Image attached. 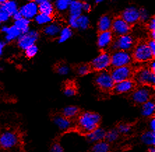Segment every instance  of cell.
<instances>
[{
    "mask_svg": "<svg viewBox=\"0 0 155 152\" xmlns=\"http://www.w3.org/2000/svg\"><path fill=\"white\" fill-rule=\"evenodd\" d=\"M73 35L72 29L70 27H61L60 34L58 35V42L60 43H64L71 37Z\"/></svg>",
    "mask_w": 155,
    "mask_h": 152,
    "instance_id": "29",
    "label": "cell"
},
{
    "mask_svg": "<svg viewBox=\"0 0 155 152\" xmlns=\"http://www.w3.org/2000/svg\"><path fill=\"white\" fill-rule=\"evenodd\" d=\"M10 16H9L7 13H6L3 9L0 7V20L2 23L8 22L9 19H10Z\"/></svg>",
    "mask_w": 155,
    "mask_h": 152,
    "instance_id": "42",
    "label": "cell"
},
{
    "mask_svg": "<svg viewBox=\"0 0 155 152\" xmlns=\"http://www.w3.org/2000/svg\"><path fill=\"white\" fill-rule=\"evenodd\" d=\"M22 18L31 20L38 13V5L35 2H26L18 9Z\"/></svg>",
    "mask_w": 155,
    "mask_h": 152,
    "instance_id": "13",
    "label": "cell"
},
{
    "mask_svg": "<svg viewBox=\"0 0 155 152\" xmlns=\"http://www.w3.org/2000/svg\"><path fill=\"white\" fill-rule=\"evenodd\" d=\"M2 22H1V20H0V28H1V27H2Z\"/></svg>",
    "mask_w": 155,
    "mask_h": 152,
    "instance_id": "59",
    "label": "cell"
},
{
    "mask_svg": "<svg viewBox=\"0 0 155 152\" xmlns=\"http://www.w3.org/2000/svg\"><path fill=\"white\" fill-rule=\"evenodd\" d=\"M94 1L96 4H100L101 3V2H103L104 0H94Z\"/></svg>",
    "mask_w": 155,
    "mask_h": 152,
    "instance_id": "54",
    "label": "cell"
},
{
    "mask_svg": "<svg viewBox=\"0 0 155 152\" xmlns=\"http://www.w3.org/2000/svg\"><path fill=\"white\" fill-rule=\"evenodd\" d=\"M61 29V25L58 22H51L43 28V33L49 37L54 38L58 36Z\"/></svg>",
    "mask_w": 155,
    "mask_h": 152,
    "instance_id": "21",
    "label": "cell"
},
{
    "mask_svg": "<svg viewBox=\"0 0 155 152\" xmlns=\"http://www.w3.org/2000/svg\"><path fill=\"white\" fill-rule=\"evenodd\" d=\"M113 19L110 16L104 15L99 18L98 22V29L100 32L110 31L111 27H112Z\"/></svg>",
    "mask_w": 155,
    "mask_h": 152,
    "instance_id": "22",
    "label": "cell"
},
{
    "mask_svg": "<svg viewBox=\"0 0 155 152\" xmlns=\"http://www.w3.org/2000/svg\"><path fill=\"white\" fill-rule=\"evenodd\" d=\"M136 83L132 79H129L115 83L113 91L116 94H127L132 93L136 88Z\"/></svg>",
    "mask_w": 155,
    "mask_h": 152,
    "instance_id": "15",
    "label": "cell"
},
{
    "mask_svg": "<svg viewBox=\"0 0 155 152\" xmlns=\"http://www.w3.org/2000/svg\"><path fill=\"white\" fill-rule=\"evenodd\" d=\"M50 152H64V149L58 142H55L51 145Z\"/></svg>",
    "mask_w": 155,
    "mask_h": 152,
    "instance_id": "41",
    "label": "cell"
},
{
    "mask_svg": "<svg viewBox=\"0 0 155 152\" xmlns=\"http://www.w3.org/2000/svg\"><path fill=\"white\" fill-rule=\"evenodd\" d=\"M135 46V40L131 34H125V35L117 36L115 40L111 44V48L114 50H120L124 51H129Z\"/></svg>",
    "mask_w": 155,
    "mask_h": 152,
    "instance_id": "9",
    "label": "cell"
},
{
    "mask_svg": "<svg viewBox=\"0 0 155 152\" xmlns=\"http://www.w3.org/2000/svg\"><path fill=\"white\" fill-rule=\"evenodd\" d=\"M69 25L71 29H78V18L69 17Z\"/></svg>",
    "mask_w": 155,
    "mask_h": 152,
    "instance_id": "43",
    "label": "cell"
},
{
    "mask_svg": "<svg viewBox=\"0 0 155 152\" xmlns=\"http://www.w3.org/2000/svg\"><path fill=\"white\" fill-rule=\"evenodd\" d=\"M135 82L140 86L154 87L155 85V72H152L148 67L139 69L134 75Z\"/></svg>",
    "mask_w": 155,
    "mask_h": 152,
    "instance_id": "6",
    "label": "cell"
},
{
    "mask_svg": "<svg viewBox=\"0 0 155 152\" xmlns=\"http://www.w3.org/2000/svg\"><path fill=\"white\" fill-rule=\"evenodd\" d=\"M48 1H51V0H35V2L37 4H41V3H43V2H48Z\"/></svg>",
    "mask_w": 155,
    "mask_h": 152,
    "instance_id": "52",
    "label": "cell"
},
{
    "mask_svg": "<svg viewBox=\"0 0 155 152\" xmlns=\"http://www.w3.org/2000/svg\"><path fill=\"white\" fill-rule=\"evenodd\" d=\"M12 18H13V20H14V21H15V20H18L20 19V18H22V16L21 14H20V13L19 12V11H18L16 13H14V14L12 16Z\"/></svg>",
    "mask_w": 155,
    "mask_h": 152,
    "instance_id": "49",
    "label": "cell"
},
{
    "mask_svg": "<svg viewBox=\"0 0 155 152\" xmlns=\"http://www.w3.org/2000/svg\"><path fill=\"white\" fill-rule=\"evenodd\" d=\"M53 123L55 124L59 129L61 130H66L69 129L72 126L71 121L70 119L66 118L63 115L57 114L52 118Z\"/></svg>",
    "mask_w": 155,
    "mask_h": 152,
    "instance_id": "19",
    "label": "cell"
},
{
    "mask_svg": "<svg viewBox=\"0 0 155 152\" xmlns=\"http://www.w3.org/2000/svg\"><path fill=\"white\" fill-rule=\"evenodd\" d=\"M24 51L26 57H28V58H32V57H35L36 54H38V48L36 44H34L27 48Z\"/></svg>",
    "mask_w": 155,
    "mask_h": 152,
    "instance_id": "37",
    "label": "cell"
},
{
    "mask_svg": "<svg viewBox=\"0 0 155 152\" xmlns=\"http://www.w3.org/2000/svg\"><path fill=\"white\" fill-rule=\"evenodd\" d=\"M90 65L91 69L96 72L106 71L110 66V54L106 51L101 52L92 60Z\"/></svg>",
    "mask_w": 155,
    "mask_h": 152,
    "instance_id": "10",
    "label": "cell"
},
{
    "mask_svg": "<svg viewBox=\"0 0 155 152\" xmlns=\"http://www.w3.org/2000/svg\"><path fill=\"white\" fill-rule=\"evenodd\" d=\"M0 7L6 13H7L10 17H12V16L16 13L19 9L18 2L15 0H8L5 3L0 4Z\"/></svg>",
    "mask_w": 155,
    "mask_h": 152,
    "instance_id": "23",
    "label": "cell"
},
{
    "mask_svg": "<svg viewBox=\"0 0 155 152\" xmlns=\"http://www.w3.org/2000/svg\"><path fill=\"white\" fill-rule=\"evenodd\" d=\"M154 112L155 103L154 101L152 100V99L142 105L141 113H142V115L144 117H146V118H151V117H153Z\"/></svg>",
    "mask_w": 155,
    "mask_h": 152,
    "instance_id": "24",
    "label": "cell"
},
{
    "mask_svg": "<svg viewBox=\"0 0 155 152\" xmlns=\"http://www.w3.org/2000/svg\"><path fill=\"white\" fill-rule=\"evenodd\" d=\"M69 17L78 18L83 13V2L81 0H72L69 3Z\"/></svg>",
    "mask_w": 155,
    "mask_h": 152,
    "instance_id": "18",
    "label": "cell"
},
{
    "mask_svg": "<svg viewBox=\"0 0 155 152\" xmlns=\"http://www.w3.org/2000/svg\"><path fill=\"white\" fill-rule=\"evenodd\" d=\"M92 9V5L90 2H83V11L85 12H89Z\"/></svg>",
    "mask_w": 155,
    "mask_h": 152,
    "instance_id": "46",
    "label": "cell"
},
{
    "mask_svg": "<svg viewBox=\"0 0 155 152\" xmlns=\"http://www.w3.org/2000/svg\"><path fill=\"white\" fill-rule=\"evenodd\" d=\"M147 152H155V148H154V146L150 147L149 148H148Z\"/></svg>",
    "mask_w": 155,
    "mask_h": 152,
    "instance_id": "53",
    "label": "cell"
},
{
    "mask_svg": "<svg viewBox=\"0 0 155 152\" xmlns=\"http://www.w3.org/2000/svg\"><path fill=\"white\" fill-rule=\"evenodd\" d=\"M54 7L58 11L64 12L68 10L69 6V3L65 0H55L54 3Z\"/></svg>",
    "mask_w": 155,
    "mask_h": 152,
    "instance_id": "34",
    "label": "cell"
},
{
    "mask_svg": "<svg viewBox=\"0 0 155 152\" xmlns=\"http://www.w3.org/2000/svg\"><path fill=\"white\" fill-rule=\"evenodd\" d=\"M38 5V13H43V14L51 16L54 14V7L53 4L51 1L45 2L41 3Z\"/></svg>",
    "mask_w": 155,
    "mask_h": 152,
    "instance_id": "26",
    "label": "cell"
},
{
    "mask_svg": "<svg viewBox=\"0 0 155 152\" xmlns=\"http://www.w3.org/2000/svg\"><path fill=\"white\" fill-rule=\"evenodd\" d=\"M117 130L120 134L122 135H129L132 131V126L129 123H122L117 126Z\"/></svg>",
    "mask_w": 155,
    "mask_h": 152,
    "instance_id": "35",
    "label": "cell"
},
{
    "mask_svg": "<svg viewBox=\"0 0 155 152\" xmlns=\"http://www.w3.org/2000/svg\"><path fill=\"white\" fill-rule=\"evenodd\" d=\"M56 71L59 74L65 76L69 74V73L70 72V67L69 65L64 63H60L57 66Z\"/></svg>",
    "mask_w": 155,
    "mask_h": 152,
    "instance_id": "38",
    "label": "cell"
},
{
    "mask_svg": "<svg viewBox=\"0 0 155 152\" xmlns=\"http://www.w3.org/2000/svg\"><path fill=\"white\" fill-rule=\"evenodd\" d=\"M19 142V135L15 131L8 130L0 133V147L4 150L15 148Z\"/></svg>",
    "mask_w": 155,
    "mask_h": 152,
    "instance_id": "4",
    "label": "cell"
},
{
    "mask_svg": "<svg viewBox=\"0 0 155 152\" xmlns=\"http://www.w3.org/2000/svg\"><path fill=\"white\" fill-rule=\"evenodd\" d=\"M78 127L83 134L87 135L99 127L101 117L96 112H85L78 116Z\"/></svg>",
    "mask_w": 155,
    "mask_h": 152,
    "instance_id": "1",
    "label": "cell"
},
{
    "mask_svg": "<svg viewBox=\"0 0 155 152\" xmlns=\"http://www.w3.org/2000/svg\"><path fill=\"white\" fill-rule=\"evenodd\" d=\"M0 31L5 34V36H4L5 41H4L6 43L13 42V41L17 40L18 37L21 35V32L14 25H10V26L6 25H2L0 28Z\"/></svg>",
    "mask_w": 155,
    "mask_h": 152,
    "instance_id": "16",
    "label": "cell"
},
{
    "mask_svg": "<svg viewBox=\"0 0 155 152\" xmlns=\"http://www.w3.org/2000/svg\"><path fill=\"white\" fill-rule=\"evenodd\" d=\"M150 40H155V31L150 32Z\"/></svg>",
    "mask_w": 155,
    "mask_h": 152,
    "instance_id": "51",
    "label": "cell"
},
{
    "mask_svg": "<svg viewBox=\"0 0 155 152\" xmlns=\"http://www.w3.org/2000/svg\"><path fill=\"white\" fill-rule=\"evenodd\" d=\"M153 94L152 87L147 86H140L132 91L131 99L136 105H143L151 100Z\"/></svg>",
    "mask_w": 155,
    "mask_h": 152,
    "instance_id": "3",
    "label": "cell"
},
{
    "mask_svg": "<svg viewBox=\"0 0 155 152\" xmlns=\"http://www.w3.org/2000/svg\"><path fill=\"white\" fill-rule=\"evenodd\" d=\"M65 1H67V2H69V3H70V2H71V1H72V0H65Z\"/></svg>",
    "mask_w": 155,
    "mask_h": 152,
    "instance_id": "58",
    "label": "cell"
},
{
    "mask_svg": "<svg viewBox=\"0 0 155 152\" xmlns=\"http://www.w3.org/2000/svg\"><path fill=\"white\" fill-rule=\"evenodd\" d=\"M110 73L114 82L117 83L131 79L134 72L131 67L127 65L119 67H113Z\"/></svg>",
    "mask_w": 155,
    "mask_h": 152,
    "instance_id": "11",
    "label": "cell"
},
{
    "mask_svg": "<svg viewBox=\"0 0 155 152\" xmlns=\"http://www.w3.org/2000/svg\"><path fill=\"white\" fill-rule=\"evenodd\" d=\"M8 0H0V4H2L4 3H5L6 2H7Z\"/></svg>",
    "mask_w": 155,
    "mask_h": 152,
    "instance_id": "55",
    "label": "cell"
},
{
    "mask_svg": "<svg viewBox=\"0 0 155 152\" xmlns=\"http://www.w3.org/2000/svg\"><path fill=\"white\" fill-rule=\"evenodd\" d=\"M148 68H149L150 70L152 71V72H155V62H154V60H153L150 62Z\"/></svg>",
    "mask_w": 155,
    "mask_h": 152,
    "instance_id": "50",
    "label": "cell"
},
{
    "mask_svg": "<svg viewBox=\"0 0 155 152\" xmlns=\"http://www.w3.org/2000/svg\"><path fill=\"white\" fill-rule=\"evenodd\" d=\"M140 11V20L143 22H147L150 19V13L145 9H139Z\"/></svg>",
    "mask_w": 155,
    "mask_h": 152,
    "instance_id": "40",
    "label": "cell"
},
{
    "mask_svg": "<svg viewBox=\"0 0 155 152\" xmlns=\"http://www.w3.org/2000/svg\"><path fill=\"white\" fill-rule=\"evenodd\" d=\"M132 60L133 57L129 51L116 50L110 55V66L113 67L129 65Z\"/></svg>",
    "mask_w": 155,
    "mask_h": 152,
    "instance_id": "5",
    "label": "cell"
},
{
    "mask_svg": "<svg viewBox=\"0 0 155 152\" xmlns=\"http://www.w3.org/2000/svg\"><path fill=\"white\" fill-rule=\"evenodd\" d=\"M39 33L35 29H29L26 33L21 34L17 40L18 47L22 50H25L27 48L34 44L39 38Z\"/></svg>",
    "mask_w": 155,
    "mask_h": 152,
    "instance_id": "8",
    "label": "cell"
},
{
    "mask_svg": "<svg viewBox=\"0 0 155 152\" xmlns=\"http://www.w3.org/2000/svg\"><path fill=\"white\" fill-rule=\"evenodd\" d=\"M110 149V144L103 140L94 143L92 148V152H109Z\"/></svg>",
    "mask_w": 155,
    "mask_h": 152,
    "instance_id": "30",
    "label": "cell"
},
{
    "mask_svg": "<svg viewBox=\"0 0 155 152\" xmlns=\"http://www.w3.org/2000/svg\"><path fill=\"white\" fill-rule=\"evenodd\" d=\"M120 17L131 26L140 20V11L136 6H129L122 11Z\"/></svg>",
    "mask_w": 155,
    "mask_h": 152,
    "instance_id": "14",
    "label": "cell"
},
{
    "mask_svg": "<svg viewBox=\"0 0 155 152\" xmlns=\"http://www.w3.org/2000/svg\"><path fill=\"white\" fill-rule=\"evenodd\" d=\"M90 21L87 16L82 14L81 16L78 18V29L82 30H85L90 27Z\"/></svg>",
    "mask_w": 155,
    "mask_h": 152,
    "instance_id": "33",
    "label": "cell"
},
{
    "mask_svg": "<svg viewBox=\"0 0 155 152\" xmlns=\"http://www.w3.org/2000/svg\"><path fill=\"white\" fill-rule=\"evenodd\" d=\"M131 29V25L125 22L121 17H117L113 20L111 30L113 34L120 36L130 33Z\"/></svg>",
    "mask_w": 155,
    "mask_h": 152,
    "instance_id": "12",
    "label": "cell"
},
{
    "mask_svg": "<svg viewBox=\"0 0 155 152\" xmlns=\"http://www.w3.org/2000/svg\"><path fill=\"white\" fill-rule=\"evenodd\" d=\"M106 133V131L104 128H100L99 126L95 130L87 134L86 136L89 141L93 142V143H96V142L103 141V140H105Z\"/></svg>",
    "mask_w": 155,
    "mask_h": 152,
    "instance_id": "20",
    "label": "cell"
},
{
    "mask_svg": "<svg viewBox=\"0 0 155 152\" xmlns=\"http://www.w3.org/2000/svg\"><path fill=\"white\" fill-rule=\"evenodd\" d=\"M95 84L102 91L109 92L113 91L115 83L114 82L110 73L108 71H102L98 72L95 77Z\"/></svg>",
    "mask_w": 155,
    "mask_h": 152,
    "instance_id": "7",
    "label": "cell"
},
{
    "mask_svg": "<svg viewBox=\"0 0 155 152\" xmlns=\"http://www.w3.org/2000/svg\"><path fill=\"white\" fill-rule=\"evenodd\" d=\"M113 41L114 34L112 32H101L98 35L97 46L100 49L106 50L110 47Z\"/></svg>",
    "mask_w": 155,
    "mask_h": 152,
    "instance_id": "17",
    "label": "cell"
},
{
    "mask_svg": "<svg viewBox=\"0 0 155 152\" xmlns=\"http://www.w3.org/2000/svg\"><path fill=\"white\" fill-rule=\"evenodd\" d=\"M61 115H63L66 118L71 120L72 119L76 118V117L78 116L80 114V109L79 108L76 107V106L71 105L66 107L64 109L62 110V113Z\"/></svg>",
    "mask_w": 155,
    "mask_h": 152,
    "instance_id": "25",
    "label": "cell"
},
{
    "mask_svg": "<svg viewBox=\"0 0 155 152\" xmlns=\"http://www.w3.org/2000/svg\"><path fill=\"white\" fill-rule=\"evenodd\" d=\"M64 93L65 95L68 97H71L74 96L76 94V89L75 88L74 86L71 85H67L64 89Z\"/></svg>",
    "mask_w": 155,
    "mask_h": 152,
    "instance_id": "39",
    "label": "cell"
},
{
    "mask_svg": "<svg viewBox=\"0 0 155 152\" xmlns=\"http://www.w3.org/2000/svg\"><path fill=\"white\" fill-rule=\"evenodd\" d=\"M147 27L150 32L155 31V18L154 17L150 18L147 22Z\"/></svg>",
    "mask_w": 155,
    "mask_h": 152,
    "instance_id": "44",
    "label": "cell"
},
{
    "mask_svg": "<svg viewBox=\"0 0 155 152\" xmlns=\"http://www.w3.org/2000/svg\"><path fill=\"white\" fill-rule=\"evenodd\" d=\"M6 42L4 41H0V57L4 54V48L6 47Z\"/></svg>",
    "mask_w": 155,
    "mask_h": 152,
    "instance_id": "48",
    "label": "cell"
},
{
    "mask_svg": "<svg viewBox=\"0 0 155 152\" xmlns=\"http://www.w3.org/2000/svg\"><path fill=\"white\" fill-rule=\"evenodd\" d=\"M149 128L150 130L155 132V119L154 117H151L149 121Z\"/></svg>",
    "mask_w": 155,
    "mask_h": 152,
    "instance_id": "47",
    "label": "cell"
},
{
    "mask_svg": "<svg viewBox=\"0 0 155 152\" xmlns=\"http://www.w3.org/2000/svg\"><path fill=\"white\" fill-rule=\"evenodd\" d=\"M13 25L19 29L21 34L26 33L30 29V20H27L26 18H22L19 20H15Z\"/></svg>",
    "mask_w": 155,
    "mask_h": 152,
    "instance_id": "28",
    "label": "cell"
},
{
    "mask_svg": "<svg viewBox=\"0 0 155 152\" xmlns=\"http://www.w3.org/2000/svg\"><path fill=\"white\" fill-rule=\"evenodd\" d=\"M141 142L145 145L152 147L155 145V132L151 130L145 131L141 135Z\"/></svg>",
    "mask_w": 155,
    "mask_h": 152,
    "instance_id": "27",
    "label": "cell"
},
{
    "mask_svg": "<svg viewBox=\"0 0 155 152\" xmlns=\"http://www.w3.org/2000/svg\"><path fill=\"white\" fill-rule=\"evenodd\" d=\"M81 2H90L91 0H81Z\"/></svg>",
    "mask_w": 155,
    "mask_h": 152,
    "instance_id": "56",
    "label": "cell"
},
{
    "mask_svg": "<svg viewBox=\"0 0 155 152\" xmlns=\"http://www.w3.org/2000/svg\"><path fill=\"white\" fill-rule=\"evenodd\" d=\"M92 69L90 64H81L77 67L76 72L79 76L83 77V76L87 75L91 72Z\"/></svg>",
    "mask_w": 155,
    "mask_h": 152,
    "instance_id": "36",
    "label": "cell"
},
{
    "mask_svg": "<svg viewBox=\"0 0 155 152\" xmlns=\"http://www.w3.org/2000/svg\"><path fill=\"white\" fill-rule=\"evenodd\" d=\"M133 59L137 63H147L154 59V56L148 47L146 41H140L134 47Z\"/></svg>",
    "mask_w": 155,
    "mask_h": 152,
    "instance_id": "2",
    "label": "cell"
},
{
    "mask_svg": "<svg viewBox=\"0 0 155 152\" xmlns=\"http://www.w3.org/2000/svg\"><path fill=\"white\" fill-rule=\"evenodd\" d=\"M120 133H118L117 129H111V130L107 131L105 136V141L108 143H113L117 141L120 137Z\"/></svg>",
    "mask_w": 155,
    "mask_h": 152,
    "instance_id": "32",
    "label": "cell"
},
{
    "mask_svg": "<svg viewBox=\"0 0 155 152\" xmlns=\"http://www.w3.org/2000/svg\"><path fill=\"white\" fill-rule=\"evenodd\" d=\"M147 44L150 49V50H151V52L152 53V54H153L154 56H155V40H150L147 42Z\"/></svg>",
    "mask_w": 155,
    "mask_h": 152,
    "instance_id": "45",
    "label": "cell"
},
{
    "mask_svg": "<svg viewBox=\"0 0 155 152\" xmlns=\"http://www.w3.org/2000/svg\"><path fill=\"white\" fill-rule=\"evenodd\" d=\"M25 1H26L27 2H35V0H25Z\"/></svg>",
    "mask_w": 155,
    "mask_h": 152,
    "instance_id": "57",
    "label": "cell"
},
{
    "mask_svg": "<svg viewBox=\"0 0 155 152\" xmlns=\"http://www.w3.org/2000/svg\"><path fill=\"white\" fill-rule=\"evenodd\" d=\"M36 24L39 25H47L52 21V16L38 13L34 18Z\"/></svg>",
    "mask_w": 155,
    "mask_h": 152,
    "instance_id": "31",
    "label": "cell"
}]
</instances>
